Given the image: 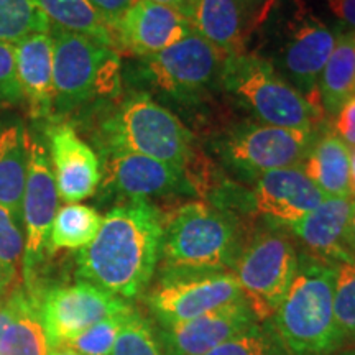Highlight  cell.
Listing matches in <instances>:
<instances>
[{
    "label": "cell",
    "instance_id": "cell-24",
    "mask_svg": "<svg viewBox=\"0 0 355 355\" xmlns=\"http://www.w3.org/2000/svg\"><path fill=\"white\" fill-rule=\"evenodd\" d=\"M322 112L336 115L355 96V50L350 35L337 37L334 51L319 78Z\"/></svg>",
    "mask_w": 355,
    "mask_h": 355
},
{
    "label": "cell",
    "instance_id": "cell-31",
    "mask_svg": "<svg viewBox=\"0 0 355 355\" xmlns=\"http://www.w3.org/2000/svg\"><path fill=\"white\" fill-rule=\"evenodd\" d=\"M132 313L133 309L128 311V313L115 314V316L102 319V321L81 332L74 339H71L69 343H66L63 347H68L81 355H110L123 324H125L127 318Z\"/></svg>",
    "mask_w": 355,
    "mask_h": 355
},
{
    "label": "cell",
    "instance_id": "cell-37",
    "mask_svg": "<svg viewBox=\"0 0 355 355\" xmlns=\"http://www.w3.org/2000/svg\"><path fill=\"white\" fill-rule=\"evenodd\" d=\"M26 295L25 288L15 286L8 295L0 298V339H2L3 331L8 326V322L15 318L17 311H19L21 301Z\"/></svg>",
    "mask_w": 355,
    "mask_h": 355
},
{
    "label": "cell",
    "instance_id": "cell-36",
    "mask_svg": "<svg viewBox=\"0 0 355 355\" xmlns=\"http://www.w3.org/2000/svg\"><path fill=\"white\" fill-rule=\"evenodd\" d=\"M89 2L92 3V7L99 12V15L114 32L115 25L119 24L123 13L130 8L135 0H89Z\"/></svg>",
    "mask_w": 355,
    "mask_h": 355
},
{
    "label": "cell",
    "instance_id": "cell-8",
    "mask_svg": "<svg viewBox=\"0 0 355 355\" xmlns=\"http://www.w3.org/2000/svg\"><path fill=\"white\" fill-rule=\"evenodd\" d=\"M232 272L166 275L146 296L158 326L189 321L242 300Z\"/></svg>",
    "mask_w": 355,
    "mask_h": 355
},
{
    "label": "cell",
    "instance_id": "cell-2",
    "mask_svg": "<svg viewBox=\"0 0 355 355\" xmlns=\"http://www.w3.org/2000/svg\"><path fill=\"white\" fill-rule=\"evenodd\" d=\"M336 268L309 254L300 255L295 278L270 319L291 355H334L344 345L334 316Z\"/></svg>",
    "mask_w": 355,
    "mask_h": 355
},
{
    "label": "cell",
    "instance_id": "cell-45",
    "mask_svg": "<svg viewBox=\"0 0 355 355\" xmlns=\"http://www.w3.org/2000/svg\"><path fill=\"white\" fill-rule=\"evenodd\" d=\"M334 355H355V347L340 350V352H337V354H334Z\"/></svg>",
    "mask_w": 355,
    "mask_h": 355
},
{
    "label": "cell",
    "instance_id": "cell-19",
    "mask_svg": "<svg viewBox=\"0 0 355 355\" xmlns=\"http://www.w3.org/2000/svg\"><path fill=\"white\" fill-rule=\"evenodd\" d=\"M352 209L354 198H327L290 229L319 260L332 265L355 260L345 241Z\"/></svg>",
    "mask_w": 355,
    "mask_h": 355
},
{
    "label": "cell",
    "instance_id": "cell-27",
    "mask_svg": "<svg viewBox=\"0 0 355 355\" xmlns=\"http://www.w3.org/2000/svg\"><path fill=\"white\" fill-rule=\"evenodd\" d=\"M102 224V216L94 207L79 202H68L58 209L53 219L48 254L58 250H81L94 241Z\"/></svg>",
    "mask_w": 355,
    "mask_h": 355
},
{
    "label": "cell",
    "instance_id": "cell-22",
    "mask_svg": "<svg viewBox=\"0 0 355 355\" xmlns=\"http://www.w3.org/2000/svg\"><path fill=\"white\" fill-rule=\"evenodd\" d=\"M189 21L194 32L227 58L241 55L245 24L241 0H194Z\"/></svg>",
    "mask_w": 355,
    "mask_h": 355
},
{
    "label": "cell",
    "instance_id": "cell-28",
    "mask_svg": "<svg viewBox=\"0 0 355 355\" xmlns=\"http://www.w3.org/2000/svg\"><path fill=\"white\" fill-rule=\"evenodd\" d=\"M50 30V20L33 0H0V42L15 44L30 35Z\"/></svg>",
    "mask_w": 355,
    "mask_h": 355
},
{
    "label": "cell",
    "instance_id": "cell-9",
    "mask_svg": "<svg viewBox=\"0 0 355 355\" xmlns=\"http://www.w3.org/2000/svg\"><path fill=\"white\" fill-rule=\"evenodd\" d=\"M133 308L123 298L87 282L53 288L40 301V316L50 347H61L102 319L128 313Z\"/></svg>",
    "mask_w": 355,
    "mask_h": 355
},
{
    "label": "cell",
    "instance_id": "cell-33",
    "mask_svg": "<svg viewBox=\"0 0 355 355\" xmlns=\"http://www.w3.org/2000/svg\"><path fill=\"white\" fill-rule=\"evenodd\" d=\"M25 235L20 222L0 204V261L19 270L24 259Z\"/></svg>",
    "mask_w": 355,
    "mask_h": 355
},
{
    "label": "cell",
    "instance_id": "cell-30",
    "mask_svg": "<svg viewBox=\"0 0 355 355\" xmlns=\"http://www.w3.org/2000/svg\"><path fill=\"white\" fill-rule=\"evenodd\" d=\"M110 355H168V352L159 343L157 331L133 311L123 324Z\"/></svg>",
    "mask_w": 355,
    "mask_h": 355
},
{
    "label": "cell",
    "instance_id": "cell-23",
    "mask_svg": "<svg viewBox=\"0 0 355 355\" xmlns=\"http://www.w3.org/2000/svg\"><path fill=\"white\" fill-rule=\"evenodd\" d=\"M303 171L326 198H350V146L336 133H327L313 145Z\"/></svg>",
    "mask_w": 355,
    "mask_h": 355
},
{
    "label": "cell",
    "instance_id": "cell-13",
    "mask_svg": "<svg viewBox=\"0 0 355 355\" xmlns=\"http://www.w3.org/2000/svg\"><path fill=\"white\" fill-rule=\"evenodd\" d=\"M309 145L311 132L263 123L235 132L225 141V157L241 171L263 175L296 166L306 157Z\"/></svg>",
    "mask_w": 355,
    "mask_h": 355
},
{
    "label": "cell",
    "instance_id": "cell-6",
    "mask_svg": "<svg viewBox=\"0 0 355 355\" xmlns=\"http://www.w3.org/2000/svg\"><path fill=\"white\" fill-rule=\"evenodd\" d=\"M300 254L286 234L266 230L248 239L232 268L257 321H268L290 288Z\"/></svg>",
    "mask_w": 355,
    "mask_h": 355
},
{
    "label": "cell",
    "instance_id": "cell-41",
    "mask_svg": "<svg viewBox=\"0 0 355 355\" xmlns=\"http://www.w3.org/2000/svg\"><path fill=\"white\" fill-rule=\"evenodd\" d=\"M150 2H157V3H162V6L175 8V10L183 13L184 17H188L189 19V12H191V7H193L194 0H150Z\"/></svg>",
    "mask_w": 355,
    "mask_h": 355
},
{
    "label": "cell",
    "instance_id": "cell-5",
    "mask_svg": "<svg viewBox=\"0 0 355 355\" xmlns=\"http://www.w3.org/2000/svg\"><path fill=\"white\" fill-rule=\"evenodd\" d=\"M112 152L144 155L184 168L191 162V133L180 119L148 94H132L104 125Z\"/></svg>",
    "mask_w": 355,
    "mask_h": 355
},
{
    "label": "cell",
    "instance_id": "cell-26",
    "mask_svg": "<svg viewBox=\"0 0 355 355\" xmlns=\"http://www.w3.org/2000/svg\"><path fill=\"white\" fill-rule=\"evenodd\" d=\"M51 25L115 48L114 32L89 0H33Z\"/></svg>",
    "mask_w": 355,
    "mask_h": 355
},
{
    "label": "cell",
    "instance_id": "cell-1",
    "mask_svg": "<svg viewBox=\"0 0 355 355\" xmlns=\"http://www.w3.org/2000/svg\"><path fill=\"white\" fill-rule=\"evenodd\" d=\"M163 217L146 199H130L102 217L94 241L79 250L78 277L119 298L148 286L159 261Z\"/></svg>",
    "mask_w": 355,
    "mask_h": 355
},
{
    "label": "cell",
    "instance_id": "cell-16",
    "mask_svg": "<svg viewBox=\"0 0 355 355\" xmlns=\"http://www.w3.org/2000/svg\"><path fill=\"white\" fill-rule=\"evenodd\" d=\"M46 140L60 198L66 202L91 198L101 183V165L94 150L69 123H53Z\"/></svg>",
    "mask_w": 355,
    "mask_h": 355
},
{
    "label": "cell",
    "instance_id": "cell-29",
    "mask_svg": "<svg viewBox=\"0 0 355 355\" xmlns=\"http://www.w3.org/2000/svg\"><path fill=\"white\" fill-rule=\"evenodd\" d=\"M206 355H291L272 321H257Z\"/></svg>",
    "mask_w": 355,
    "mask_h": 355
},
{
    "label": "cell",
    "instance_id": "cell-46",
    "mask_svg": "<svg viewBox=\"0 0 355 355\" xmlns=\"http://www.w3.org/2000/svg\"><path fill=\"white\" fill-rule=\"evenodd\" d=\"M350 38H352V43H354V50H355V32L350 35Z\"/></svg>",
    "mask_w": 355,
    "mask_h": 355
},
{
    "label": "cell",
    "instance_id": "cell-14",
    "mask_svg": "<svg viewBox=\"0 0 355 355\" xmlns=\"http://www.w3.org/2000/svg\"><path fill=\"white\" fill-rule=\"evenodd\" d=\"M193 32L188 17L175 8L135 0L115 25V50L146 58L166 50Z\"/></svg>",
    "mask_w": 355,
    "mask_h": 355
},
{
    "label": "cell",
    "instance_id": "cell-20",
    "mask_svg": "<svg viewBox=\"0 0 355 355\" xmlns=\"http://www.w3.org/2000/svg\"><path fill=\"white\" fill-rule=\"evenodd\" d=\"M13 50L17 78L30 115L33 119L48 117L55 107L51 33L30 35L13 44Z\"/></svg>",
    "mask_w": 355,
    "mask_h": 355
},
{
    "label": "cell",
    "instance_id": "cell-4",
    "mask_svg": "<svg viewBox=\"0 0 355 355\" xmlns=\"http://www.w3.org/2000/svg\"><path fill=\"white\" fill-rule=\"evenodd\" d=\"M53 87L61 110L121 91V55L97 40L51 25Z\"/></svg>",
    "mask_w": 355,
    "mask_h": 355
},
{
    "label": "cell",
    "instance_id": "cell-10",
    "mask_svg": "<svg viewBox=\"0 0 355 355\" xmlns=\"http://www.w3.org/2000/svg\"><path fill=\"white\" fill-rule=\"evenodd\" d=\"M58 202L60 194L46 148L37 139H30L28 175L21 201V227L25 235L21 268L25 288L32 286L35 268L48 252V237L58 212Z\"/></svg>",
    "mask_w": 355,
    "mask_h": 355
},
{
    "label": "cell",
    "instance_id": "cell-32",
    "mask_svg": "<svg viewBox=\"0 0 355 355\" xmlns=\"http://www.w3.org/2000/svg\"><path fill=\"white\" fill-rule=\"evenodd\" d=\"M334 316L345 339H355V260L336 268Z\"/></svg>",
    "mask_w": 355,
    "mask_h": 355
},
{
    "label": "cell",
    "instance_id": "cell-7",
    "mask_svg": "<svg viewBox=\"0 0 355 355\" xmlns=\"http://www.w3.org/2000/svg\"><path fill=\"white\" fill-rule=\"evenodd\" d=\"M225 87L239 96L268 125L313 130L318 112L291 84L275 73L273 66L255 56L227 58Z\"/></svg>",
    "mask_w": 355,
    "mask_h": 355
},
{
    "label": "cell",
    "instance_id": "cell-12",
    "mask_svg": "<svg viewBox=\"0 0 355 355\" xmlns=\"http://www.w3.org/2000/svg\"><path fill=\"white\" fill-rule=\"evenodd\" d=\"M336 43V33L308 10L296 13L288 30L283 66L296 91L318 114L322 112L319 78L334 51Z\"/></svg>",
    "mask_w": 355,
    "mask_h": 355
},
{
    "label": "cell",
    "instance_id": "cell-34",
    "mask_svg": "<svg viewBox=\"0 0 355 355\" xmlns=\"http://www.w3.org/2000/svg\"><path fill=\"white\" fill-rule=\"evenodd\" d=\"M24 101L17 78V63L13 44L0 42V107Z\"/></svg>",
    "mask_w": 355,
    "mask_h": 355
},
{
    "label": "cell",
    "instance_id": "cell-15",
    "mask_svg": "<svg viewBox=\"0 0 355 355\" xmlns=\"http://www.w3.org/2000/svg\"><path fill=\"white\" fill-rule=\"evenodd\" d=\"M255 322L242 298L189 321L158 326L157 336L168 355H206Z\"/></svg>",
    "mask_w": 355,
    "mask_h": 355
},
{
    "label": "cell",
    "instance_id": "cell-3",
    "mask_svg": "<svg viewBox=\"0 0 355 355\" xmlns=\"http://www.w3.org/2000/svg\"><path fill=\"white\" fill-rule=\"evenodd\" d=\"M242 245L232 216L202 201L186 202L163 219L159 277L232 272Z\"/></svg>",
    "mask_w": 355,
    "mask_h": 355
},
{
    "label": "cell",
    "instance_id": "cell-42",
    "mask_svg": "<svg viewBox=\"0 0 355 355\" xmlns=\"http://www.w3.org/2000/svg\"><path fill=\"white\" fill-rule=\"evenodd\" d=\"M347 248L350 252V255L355 259V199H354V209H352V216H350L349 220V227H347Z\"/></svg>",
    "mask_w": 355,
    "mask_h": 355
},
{
    "label": "cell",
    "instance_id": "cell-25",
    "mask_svg": "<svg viewBox=\"0 0 355 355\" xmlns=\"http://www.w3.org/2000/svg\"><path fill=\"white\" fill-rule=\"evenodd\" d=\"M50 350L40 316V300L26 290L15 318L0 339V355H48Z\"/></svg>",
    "mask_w": 355,
    "mask_h": 355
},
{
    "label": "cell",
    "instance_id": "cell-21",
    "mask_svg": "<svg viewBox=\"0 0 355 355\" xmlns=\"http://www.w3.org/2000/svg\"><path fill=\"white\" fill-rule=\"evenodd\" d=\"M30 135L20 119L0 121V204L21 225L26 175H28ZM24 229V227H21Z\"/></svg>",
    "mask_w": 355,
    "mask_h": 355
},
{
    "label": "cell",
    "instance_id": "cell-39",
    "mask_svg": "<svg viewBox=\"0 0 355 355\" xmlns=\"http://www.w3.org/2000/svg\"><path fill=\"white\" fill-rule=\"evenodd\" d=\"M326 3L337 19L355 28V0H326Z\"/></svg>",
    "mask_w": 355,
    "mask_h": 355
},
{
    "label": "cell",
    "instance_id": "cell-18",
    "mask_svg": "<svg viewBox=\"0 0 355 355\" xmlns=\"http://www.w3.org/2000/svg\"><path fill=\"white\" fill-rule=\"evenodd\" d=\"M109 180L119 193L130 199L183 193L189 188L184 168L128 152H112Z\"/></svg>",
    "mask_w": 355,
    "mask_h": 355
},
{
    "label": "cell",
    "instance_id": "cell-17",
    "mask_svg": "<svg viewBox=\"0 0 355 355\" xmlns=\"http://www.w3.org/2000/svg\"><path fill=\"white\" fill-rule=\"evenodd\" d=\"M324 199L327 198L322 191L298 166L260 175L254 194L255 209L260 214L288 227L316 209Z\"/></svg>",
    "mask_w": 355,
    "mask_h": 355
},
{
    "label": "cell",
    "instance_id": "cell-11",
    "mask_svg": "<svg viewBox=\"0 0 355 355\" xmlns=\"http://www.w3.org/2000/svg\"><path fill=\"white\" fill-rule=\"evenodd\" d=\"M145 61L146 74L158 87L170 94L189 96L214 79L227 56L193 32Z\"/></svg>",
    "mask_w": 355,
    "mask_h": 355
},
{
    "label": "cell",
    "instance_id": "cell-43",
    "mask_svg": "<svg viewBox=\"0 0 355 355\" xmlns=\"http://www.w3.org/2000/svg\"><path fill=\"white\" fill-rule=\"evenodd\" d=\"M350 198L355 199V148H350V173H349Z\"/></svg>",
    "mask_w": 355,
    "mask_h": 355
},
{
    "label": "cell",
    "instance_id": "cell-38",
    "mask_svg": "<svg viewBox=\"0 0 355 355\" xmlns=\"http://www.w3.org/2000/svg\"><path fill=\"white\" fill-rule=\"evenodd\" d=\"M273 2L275 0H241L245 17L250 21V28L266 19V13L273 6Z\"/></svg>",
    "mask_w": 355,
    "mask_h": 355
},
{
    "label": "cell",
    "instance_id": "cell-44",
    "mask_svg": "<svg viewBox=\"0 0 355 355\" xmlns=\"http://www.w3.org/2000/svg\"><path fill=\"white\" fill-rule=\"evenodd\" d=\"M48 355H81V354L74 352V350H71L68 347H63V345H61V347L51 349L50 354H48Z\"/></svg>",
    "mask_w": 355,
    "mask_h": 355
},
{
    "label": "cell",
    "instance_id": "cell-35",
    "mask_svg": "<svg viewBox=\"0 0 355 355\" xmlns=\"http://www.w3.org/2000/svg\"><path fill=\"white\" fill-rule=\"evenodd\" d=\"M336 130L350 148H355V96L345 102L336 114Z\"/></svg>",
    "mask_w": 355,
    "mask_h": 355
},
{
    "label": "cell",
    "instance_id": "cell-40",
    "mask_svg": "<svg viewBox=\"0 0 355 355\" xmlns=\"http://www.w3.org/2000/svg\"><path fill=\"white\" fill-rule=\"evenodd\" d=\"M17 272L19 270L12 268V266L0 261V298H3V296L8 295L15 288Z\"/></svg>",
    "mask_w": 355,
    "mask_h": 355
}]
</instances>
